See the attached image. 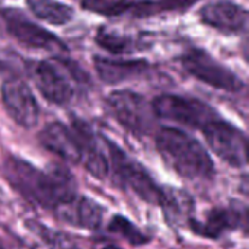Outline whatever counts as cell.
<instances>
[{
    "label": "cell",
    "mask_w": 249,
    "mask_h": 249,
    "mask_svg": "<svg viewBox=\"0 0 249 249\" xmlns=\"http://www.w3.org/2000/svg\"><path fill=\"white\" fill-rule=\"evenodd\" d=\"M3 174L22 198L41 209L55 210L77 194L71 174L61 166L42 171L18 156H9L3 163Z\"/></svg>",
    "instance_id": "obj_1"
},
{
    "label": "cell",
    "mask_w": 249,
    "mask_h": 249,
    "mask_svg": "<svg viewBox=\"0 0 249 249\" xmlns=\"http://www.w3.org/2000/svg\"><path fill=\"white\" fill-rule=\"evenodd\" d=\"M156 149L165 163L187 179H210L214 163L204 146L191 134L174 127L156 133Z\"/></svg>",
    "instance_id": "obj_2"
},
{
    "label": "cell",
    "mask_w": 249,
    "mask_h": 249,
    "mask_svg": "<svg viewBox=\"0 0 249 249\" xmlns=\"http://www.w3.org/2000/svg\"><path fill=\"white\" fill-rule=\"evenodd\" d=\"M108 156H109V175L112 182L123 190H130L143 201L153 206L172 207V197L160 188L152 175L139 162L125 155L115 143L107 139Z\"/></svg>",
    "instance_id": "obj_3"
},
{
    "label": "cell",
    "mask_w": 249,
    "mask_h": 249,
    "mask_svg": "<svg viewBox=\"0 0 249 249\" xmlns=\"http://www.w3.org/2000/svg\"><path fill=\"white\" fill-rule=\"evenodd\" d=\"M152 109L156 118L174 121L198 130H203L209 123L219 118L216 109L209 104L182 95H159L152 101Z\"/></svg>",
    "instance_id": "obj_4"
},
{
    "label": "cell",
    "mask_w": 249,
    "mask_h": 249,
    "mask_svg": "<svg viewBox=\"0 0 249 249\" xmlns=\"http://www.w3.org/2000/svg\"><path fill=\"white\" fill-rule=\"evenodd\" d=\"M107 105L112 117L130 133L144 136L155 127V114L152 104L137 92L123 89L114 90L107 98Z\"/></svg>",
    "instance_id": "obj_5"
},
{
    "label": "cell",
    "mask_w": 249,
    "mask_h": 249,
    "mask_svg": "<svg viewBox=\"0 0 249 249\" xmlns=\"http://www.w3.org/2000/svg\"><path fill=\"white\" fill-rule=\"evenodd\" d=\"M182 67L200 82L226 92H241L245 88L244 80L229 67L217 61L207 51L191 48L181 55Z\"/></svg>",
    "instance_id": "obj_6"
},
{
    "label": "cell",
    "mask_w": 249,
    "mask_h": 249,
    "mask_svg": "<svg viewBox=\"0 0 249 249\" xmlns=\"http://www.w3.org/2000/svg\"><path fill=\"white\" fill-rule=\"evenodd\" d=\"M34 83L39 93L55 105H67L74 96L73 77L74 67L63 60H42L34 64L31 70Z\"/></svg>",
    "instance_id": "obj_7"
},
{
    "label": "cell",
    "mask_w": 249,
    "mask_h": 249,
    "mask_svg": "<svg viewBox=\"0 0 249 249\" xmlns=\"http://www.w3.org/2000/svg\"><path fill=\"white\" fill-rule=\"evenodd\" d=\"M7 32L22 45L29 48L45 50L50 53L67 51L66 44L53 32L31 20L20 9L4 7L0 10Z\"/></svg>",
    "instance_id": "obj_8"
},
{
    "label": "cell",
    "mask_w": 249,
    "mask_h": 249,
    "mask_svg": "<svg viewBox=\"0 0 249 249\" xmlns=\"http://www.w3.org/2000/svg\"><path fill=\"white\" fill-rule=\"evenodd\" d=\"M204 137L210 149L228 165L244 168L248 163V142L242 130L220 118L209 123L204 128Z\"/></svg>",
    "instance_id": "obj_9"
},
{
    "label": "cell",
    "mask_w": 249,
    "mask_h": 249,
    "mask_svg": "<svg viewBox=\"0 0 249 249\" xmlns=\"http://www.w3.org/2000/svg\"><path fill=\"white\" fill-rule=\"evenodd\" d=\"M71 128L77 137L82 152V165L98 179H107L109 175V156L107 147V137L99 136L88 123L74 118Z\"/></svg>",
    "instance_id": "obj_10"
},
{
    "label": "cell",
    "mask_w": 249,
    "mask_h": 249,
    "mask_svg": "<svg viewBox=\"0 0 249 249\" xmlns=\"http://www.w3.org/2000/svg\"><path fill=\"white\" fill-rule=\"evenodd\" d=\"M1 101L6 112L20 127L34 128L38 124V102L22 79H7L1 83Z\"/></svg>",
    "instance_id": "obj_11"
},
{
    "label": "cell",
    "mask_w": 249,
    "mask_h": 249,
    "mask_svg": "<svg viewBox=\"0 0 249 249\" xmlns=\"http://www.w3.org/2000/svg\"><path fill=\"white\" fill-rule=\"evenodd\" d=\"M198 16L204 25L228 35L245 32L248 28V10L226 0L204 4L200 9Z\"/></svg>",
    "instance_id": "obj_12"
},
{
    "label": "cell",
    "mask_w": 249,
    "mask_h": 249,
    "mask_svg": "<svg viewBox=\"0 0 249 249\" xmlns=\"http://www.w3.org/2000/svg\"><path fill=\"white\" fill-rule=\"evenodd\" d=\"M39 143L48 152L57 155L69 163H80L82 152L77 137L71 127L54 121L47 124L39 133Z\"/></svg>",
    "instance_id": "obj_13"
},
{
    "label": "cell",
    "mask_w": 249,
    "mask_h": 249,
    "mask_svg": "<svg viewBox=\"0 0 249 249\" xmlns=\"http://www.w3.org/2000/svg\"><path fill=\"white\" fill-rule=\"evenodd\" d=\"M60 219L80 229H98L104 219V209L88 197L74 196L55 209Z\"/></svg>",
    "instance_id": "obj_14"
},
{
    "label": "cell",
    "mask_w": 249,
    "mask_h": 249,
    "mask_svg": "<svg viewBox=\"0 0 249 249\" xmlns=\"http://www.w3.org/2000/svg\"><path fill=\"white\" fill-rule=\"evenodd\" d=\"M245 226V214L236 209H213L207 213L204 220H191L190 228L193 232L203 238L219 239L226 232Z\"/></svg>",
    "instance_id": "obj_15"
},
{
    "label": "cell",
    "mask_w": 249,
    "mask_h": 249,
    "mask_svg": "<svg viewBox=\"0 0 249 249\" xmlns=\"http://www.w3.org/2000/svg\"><path fill=\"white\" fill-rule=\"evenodd\" d=\"M93 64L101 80H104L108 85H117L125 80L137 79L146 74L150 69L146 60L107 58L99 55L93 58Z\"/></svg>",
    "instance_id": "obj_16"
},
{
    "label": "cell",
    "mask_w": 249,
    "mask_h": 249,
    "mask_svg": "<svg viewBox=\"0 0 249 249\" xmlns=\"http://www.w3.org/2000/svg\"><path fill=\"white\" fill-rule=\"evenodd\" d=\"M95 41L107 51L115 54V55H127L134 54L146 47V41L140 36H136L133 34L120 32L109 28H99L95 36Z\"/></svg>",
    "instance_id": "obj_17"
},
{
    "label": "cell",
    "mask_w": 249,
    "mask_h": 249,
    "mask_svg": "<svg viewBox=\"0 0 249 249\" xmlns=\"http://www.w3.org/2000/svg\"><path fill=\"white\" fill-rule=\"evenodd\" d=\"M29 10L41 20L51 25H66L74 18L71 6L58 0H25Z\"/></svg>",
    "instance_id": "obj_18"
},
{
    "label": "cell",
    "mask_w": 249,
    "mask_h": 249,
    "mask_svg": "<svg viewBox=\"0 0 249 249\" xmlns=\"http://www.w3.org/2000/svg\"><path fill=\"white\" fill-rule=\"evenodd\" d=\"M28 226L36 236L41 238V241L48 247V249H83L70 235L64 232L50 229L45 225L34 220H29Z\"/></svg>",
    "instance_id": "obj_19"
},
{
    "label": "cell",
    "mask_w": 249,
    "mask_h": 249,
    "mask_svg": "<svg viewBox=\"0 0 249 249\" xmlns=\"http://www.w3.org/2000/svg\"><path fill=\"white\" fill-rule=\"evenodd\" d=\"M108 231L114 235L121 236L124 241H127L131 245H144L150 242V238L147 235H144L137 226H134L128 219H125L121 214H115L109 220Z\"/></svg>",
    "instance_id": "obj_20"
},
{
    "label": "cell",
    "mask_w": 249,
    "mask_h": 249,
    "mask_svg": "<svg viewBox=\"0 0 249 249\" xmlns=\"http://www.w3.org/2000/svg\"><path fill=\"white\" fill-rule=\"evenodd\" d=\"M83 9L102 16H130L133 0H80Z\"/></svg>",
    "instance_id": "obj_21"
},
{
    "label": "cell",
    "mask_w": 249,
    "mask_h": 249,
    "mask_svg": "<svg viewBox=\"0 0 249 249\" xmlns=\"http://www.w3.org/2000/svg\"><path fill=\"white\" fill-rule=\"evenodd\" d=\"M200 0H142V15L149 18L165 12H185Z\"/></svg>",
    "instance_id": "obj_22"
},
{
    "label": "cell",
    "mask_w": 249,
    "mask_h": 249,
    "mask_svg": "<svg viewBox=\"0 0 249 249\" xmlns=\"http://www.w3.org/2000/svg\"><path fill=\"white\" fill-rule=\"evenodd\" d=\"M102 249H121V248H118V247H115V245H107V247H104Z\"/></svg>",
    "instance_id": "obj_23"
},
{
    "label": "cell",
    "mask_w": 249,
    "mask_h": 249,
    "mask_svg": "<svg viewBox=\"0 0 249 249\" xmlns=\"http://www.w3.org/2000/svg\"><path fill=\"white\" fill-rule=\"evenodd\" d=\"M0 249H4V248H3V247H1V245H0Z\"/></svg>",
    "instance_id": "obj_24"
}]
</instances>
